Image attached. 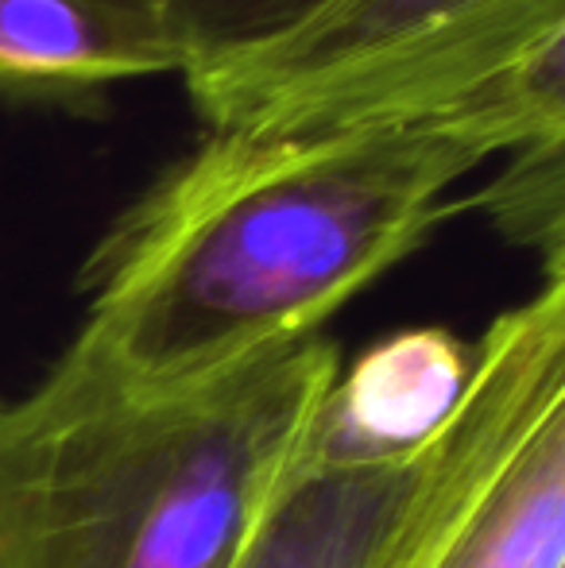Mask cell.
I'll use <instances>...</instances> for the list:
<instances>
[{
	"label": "cell",
	"instance_id": "obj_1",
	"mask_svg": "<svg viewBox=\"0 0 565 568\" xmlns=\"http://www.w3.org/2000/svg\"><path fill=\"white\" fill-rule=\"evenodd\" d=\"M496 155L465 128L369 124L205 132L105 229L78 291L74 364L167 390L322 337V325L426 244Z\"/></svg>",
	"mask_w": 565,
	"mask_h": 568
},
{
	"label": "cell",
	"instance_id": "obj_2",
	"mask_svg": "<svg viewBox=\"0 0 565 568\" xmlns=\"http://www.w3.org/2000/svg\"><path fill=\"white\" fill-rule=\"evenodd\" d=\"M337 372L330 337L167 390L59 356L0 403V568H233Z\"/></svg>",
	"mask_w": 565,
	"mask_h": 568
},
{
	"label": "cell",
	"instance_id": "obj_3",
	"mask_svg": "<svg viewBox=\"0 0 565 568\" xmlns=\"http://www.w3.org/2000/svg\"><path fill=\"white\" fill-rule=\"evenodd\" d=\"M565 0H322L182 74L205 132L437 124L507 155L565 135Z\"/></svg>",
	"mask_w": 565,
	"mask_h": 568
},
{
	"label": "cell",
	"instance_id": "obj_4",
	"mask_svg": "<svg viewBox=\"0 0 565 568\" xmlns=\"http://www.w3.org/2000/svg\"><path fill=\"white\" fill-rule=\"evenodd\" d=\"M473 348L380 568H565V275L492 317Z\"/></svg>",
	"mask_w": 565,
	"mask_h": 568
},
{
	"label": "cell",
	"instance_id": "obj_5",
	"mask_svg": "<svg viewBox=\"0 0 565 568\" xmlns=\"http://www.w3.org/2000/svg\"><path fill=\"white\" fill-rule=\"evenodd\" d=\"M476 348L442 325L400 329L333 375L302 456L333 468L415 460L457 414Z\"/></svg>",
	"mask_w": 565,
	"mask_h": 568
},
{
	"label": "cell",
	"instance_id": "obj_6",
	"mask_svg": "<svg viewBox=\"0 0 565 568\" xmlns=\"http://www.w3.org/2000/svg\"><path fill=\"white\" fill-rule=\"evenodd\" d=\"M186 67V47L148 16L101 0H0V98L78 109Z\"/></svg>",
	"mask_w": 565,
	"mask_h": 568
},
{
	"label": "cell",
	"instance_id": "obj_7",
	"mask_svg": "<svg viewBox=\"0 0 565 568\" xmlns=\"http://www.w3.org/2000/svg\"><path fill=\"white\" fill-rule=\"evenodd\" d=\"M430 449L372 468H333L299 453L233 568H380L426 479Z\"/></svg>",
	"mask_w": 565,
	"mask_h": 568
},
{
	"label": "cell",
	"instance_id": "obj_8",
	"mask_svg": "<svg viewBox=\"0 0 565 568\" xmlns=\"http://www.w3.org/2000/svg\"><path fill=\"white\" fill-rule=\"evenodd\" d=\"M500 236L543 260V278L565 275V135L512 148L504 171L468 197Z\"/></svg>",
	"mask_w": 565,
	"mask_h": 568
},
{
	"label": "cell",
	"instance_id": "obj_9",
	"mask_svg": "<svg viewBox=\"0 0 565 568\" xmlns=\"http://www.w3.org/2000/svg\"><path fill=\"white\" fill-rule=\"evenodd\" d=\"M101 4H117L124 12L155 20L186 47L190 67H194L213 54L260 43V39L291 28L322 0H101Z\"/></svg>",
	"mask_w": 565,
	"mask_h": 568
}]
</instances>
